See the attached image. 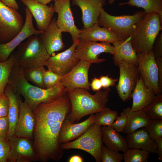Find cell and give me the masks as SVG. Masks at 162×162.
<instances>
[{"instance_id": "cb8c5ba5", "label": "cell", "mask_w": 162, "mask_h": 162, "mask_svg": "<svg viewBox=\"0 0 162 162\" xmlns=\"http://www.w3.org/2000/svg\"><path fill=\"white\" fill-rule=\"evenodd\" d=\"M156 94L151 88L146 86L141 77L138 80L131 94L133 104L130 110H141L151 104Z\"/></svg>"}, {"instance_id": "7c38bea8", "label": "cell", "mask_w": 162, "mask_h": 162, "mask_svg": "<svg viewBox=\"0 0 162 162\" xmlns=\"http://www.w3.org/2000/svg\"><path fill=\"white\" fill-rule=\"evenodd\" d=\"M25 10L26 19L21 30L10 41L5 43H0V62L8 60L16 48L29 37L33 35H39L43 32L34 28L31 13L27 7Z\"/></svg>"}, {"instance_id": "4dcf8cb0", "label": "cell", "mask_w": 162, "mask_h": 162, "mask_svg": "<svg viewBox=\"0 0 162 162\" xmlns=\"http://www.w3.org/2000/svg\"><path fill=\"white\" fill-rule=\"evenodd\" d=\"M23 70L25 76L28 82L39 87L45 88L44 82V77L46 70L44 66Z\"/></svg>"}, {"instance_id": "277c9868", "label": "cell", "mask_w": 162, "mask_h": 162, "mask_svg": "<svg viewBox=\"0 0 162 162\" xmlns=\"http://www.w3.org/2000/svg\"><path fill=\"white\" fill-rule=\"evenodd\" d=\"M162 20L157 13H146L136 24L130 35L132 45L138 53L153 51L154 41L162 29Z\"/></svg>"}, {"instance_id": "2e32d148", "label": "cell", "mask_w": 162, "mask_h": 162, "mask_svg": "<svg viewBox=\"0 0 162 162\" xmlns=\"http://www.w3.org/2000/svg\"><path fill=\"white\" fill-rule=\"evenodd\" d=\"M8 140L10 150L8 162H31L38 160L33 146L29 139L13 136Z\"/></svg>"}, {"instance_id": "c3c4849f", "label": "cell", "mask_w": 162, "mask_h": 162, "mask_svg": "<svg viewBox=\"0 0 162 162\" xmlns=\"http://www.w3.org/2000/svg\"><path fill=\"white\" fill-rule=\"evenodd\" d=\"M69 162H82V158L80 156L74 155L71 157L69 159Z\"/></svg>"}, {"instance_id": "ac0fdd59", "label": "cell", "mask_w": 162, "mask_h": 162, "mask_svg": "<svg viewBox=\"0 0 162 162\" xmlns=\"http://www.w3.org/2000/svg\"><path fill=\"white\" fill-rule=\"evenodd\" d=\"M72 3L81 10L83 28H86L98 23L101 10L106 4V0H72Z\"/></svg>"}, {"instance_id": "836d02e7", "label": "cell", "mask_w": 162, "mask_h": 162, "mask_svg": "<svg viewBox=\"0 0 162 162\" xmlns=\"http://www.w3.org/2000/svg\"><path fill=\"white\" fill-rule=\"evenodd\" d=\"M123 153L124 162H147L150 154L142 149L130 148Z\"/></svg>"}, {"instance_id": "83f0119b", "label": "cell", "mask_w": 162, "mask_h": 162, "mask_svg": "<svg viewBox=\"0 0 162 162\" xmlns=\"http://www.w3.org/2000/svg\"><path fill=\"white\" fill-rule=\"evenodd\" d=\"M123 111L127 116V124L123 132L126 134L144 128L150 120L142 110L132 111L130 110V108L128 107L124 108Z\"/></svg>"}, {"instance_id": "8fae6325", "label": "cell", "mask_w": 162, "mask_h": 162, "mask_svg": "<svg viewBox=\"0 0 162 162\" xmlns=\"http://www.w3.org/2000/svg\"><path fill=\"white\" fill-rule=\"evenodd\" d=\"M137 54L140 77L145 85L152 89L156 95L162 94L158 84V68L153 51Z\"/></svg>"}, {"instance_id": "8992f818", "label": "cell", "mask_w": 162, "mask_h": 162, "mask_svg": "<svg viewBox=\"0 0 162 162\" xmlns=\"http://www.w3.org/2000/svg\"><path fill=\"white\" fill-rule=\"evenodd\" d=\"M102 126L94 123L79 137L72 141L61 144L63 150L79 149L90 154L97 162H101Z\"/></svg>"}, {"instance_id": "7bdbcfd3", "label": "cell", "mask_w": 162, "mask_h": 162, "mask_svg": "<svg viewBox=\"0 0 162 162\" xmlns=\"http://www.w3.org/2000/svg\"><path fill=\"white\" fill-rule=\"evenodd\" d=\"M102 87L104 89L110 88L115 86L116 82L117 81V79H114L109 77L108 75L101 76L100 78Z\"/></svg>"}, {"instance_id": "4316f807", "label": "cell", "mask_w": 162, "mask_h": 162, "mask_svg": "<svg viewBox=\"0 0 162 162\" xmlns=\"http://www.w3.org/2000/svg\"><path fill=\"white\" fill-rule=\"evenodd\" d=\"M9 101V108L8 118L9 122V129L7 138L8 139L14 135V131L19 117L20 95L15 92L8 83L4 92Z\"/></svg>"}, {"instance_id": "f6af8a7d", "label": "cell", "mask_w": 162, "mask_h": 162, "mask_svg": "<svg viewBox=\"0 0 162 162\" xmlns=\"http://www.w3.org/2000/svg\"><path fill=\"white\" fill-rule=\"evenodd\" d=\"M90 87L94 92H97L101 90L102 88L101 83L99 78L94 77L90 83Z\"/></svg>"}, {"instance_id": "ffe728a7", "label": "cell", "mask_w": 162, "mask_h": 162, "mask_svg": "<svg viewBox=\"0 0 162 162\" xmlns=\"http://www.w3.org/2000/svg\"><path fill=\"white\" fill-rule=\"evenodd\" d=\"M95 123V116L90 114L84 121L75 123L65 118L63 121L60 131L59 141L61 144L75 140L82 134L88 128Z\"/></svg>"}, {"instance_id": "d6986e66", "label": "cell", "mask_w": 162, "mask_h": 162, "mask_svg": "<svg viewBox=\"0 0 162 162\" xmlns=\"http://www.w3.org/2000/svg\"><path fill=\"white\" fill-rule=\"evenodd\" d=\"M35 19L38 30L44 32L50 24L55 12L53 5L48 6L33 0H20Z\"/></svg>"}, {"instance_id": "5bb4252c", "label": "cell", "mask_w": 162, "mask_h": 162, "mask_svg": "<svg viewBox=\"0 0 162 162\" xmlns=\"http://www.w3.org/2000/svg\"><path fill=\"white\" fill-rule=\"evenodd\" d=\"M70 0H55L53 5L55 12L58 14L56 23L63 32L69 33L73 42L79 40L80 29L75 24L70 8Z\"/></svg>"}, {"instance_id": "ba28073f", "label": "cell", "mask_w": 162, "mask_h": 162, "mask_svg": "<svg viewBox=\"0 0 162 162\" xmlns=\"http://www.w3.org/2000/svg\"><path fill=\"white\" fill-rule=\"evenodd\" d=\"M24 23L17 10L0 1V43H7L12 40L21 30Z\"/></svg>"}, {"instance_id": "7dc6e473", "label": "cell", "mask_w": 162, "mask_h": 162, "mask_svg": "<svg viewBox=\"0 0 162 162\" xmlns=\"http://www.w3.org/2000/svg\"><path fill=\"white\" fill-rule=\"evenodd\" d=\"M3 3L10 8L18 10L19 5L16 0H0Z\"/></svg>"}, {"instance_id": "3957f363", "label": "cell", "mask_w": 162, "mask_h": 162, "mask_svg": "<svg viewBox=\"0 0 162 162\" xmlns=\"http://www.w3.org/2000/svg\"><path fill=\"white\" fill-rule=\"evenodd\" d=\"M88 90L77 88L67 92L71 105V111L65 118L77 122L83 117L103 110L109 101L110 88L100 90L92 94Z\"/></svg>"}, {"instance_id": "4fadbf2b", "label": "cell", "mask_w": 162, "mask_h": 162, "mask_svg": "<svg viewBox=\"0 0 162 162\" xmlns=\"http://www.w3.org/2000/svg\"><path fill=\"white\" fill-rule=\"evenodd\" d=\"M79 40L73 42L72 45L65 51L50 56L45 66L48 70L61 76L69 73L79 61L75 54V49Z\"/></svg>"}, {"instance_id": "5b68a950", "label": "cell", "mask_w": 162, "mask_h": 162, "mask_svg": "<svg viewBox=\"0 0 162 162\" xmlns=\"http://www.w3.org/2000/svg\"><path fill=\"white\" fill-rule=\"evenodd\" d=\"M15 64L23 70L44 66L50 57L39 35H34L21 43L14 51Z\"/></svg>"}, {"instance_id": "9a60e30c", "label": "cell", "mask_w": 162, "mask_h": 162, "mask_svg": "<svg viewBox=\"0 0 162 162\" xmlns=\"http://www.w3.org/2000/svg\"><path fill=\"white\" fill-rule=\"evenodd\" d=\"M91 64L88 62L79 60L70 71L63 76L61 82L67 92L77 88L90 89L88 75Z\"/></svg>"}, {"instance_id": "f546056e", "label": "cell", "mask_w": 162, "mask_h": 162, "mask_svg": "<svg viewBox=\"0 0 162 162\" xmlns=\"http://www.w3.org/2000/svg\"><path fill=\"white\" fill-rule=\"evenodd\" d=\"M15 59L14 51L8 60L0 62V95L4 93L5 89L9 83L10 73L15 64Z\"/></svg>"}, {"instance_id": "1f68e13d", "label": "cell", "mask_w": 162, "mask_h": 162, "mask_svg": "<svg viewBox=\"0 0 162 162\" xmlns=\"http://www.w3.org/2000/svg\"><path fill=\"white\" fill-rule=\"evenodd\" d=\"M142 110L150 119H162V94L156 95L152 102Z\"/></svg>"}, {"instance_id": "bcb514c9", "label": "cell", "mask_w": 162, "mask_h": 162, "mask_svg": "<svg viewBox=\"0 0 162 162\" xmlns=\"http://www.w3.org/2000/svg\"><path fill=\"white\" fill-rule=\"evenodd\" d=\"M155 140L156 144V153L158 156V159L162 161V137L158 138Z\"/></svg>"}, {"instance_id": "d590c367", "label": "cell", "mask_w": 162, "mask_h": 162, "mask_svg": "<svg viewBox=\"0 0 162 162\" xmlns=\"http://www.w3.org/2000/svg\"><path fill=\"white\" fill-rule=\"evenodd\" d=\"M123 160V154L110 149L102 145L101 148V162H121Z\"/></svg>"}, {"instance_id": "52a82bcc", "label": "cell", "mask_w": 162, "mask_h": 162, "mask_svg": "<svg viewBox=\"0 0 162 162\" xmlns=\"http://www.w3.org/2000/svg\"><path fill=\"white\" fill-rule=\"evenodd\" d=\"M146 13L144 11H137L133 15L114 16L104 9L101 10L98 24L108 28L124 39L129 37L137 22Z\"/></svg>"}, {"instance_id": "f1b7e54d", "label": "cell", "mask_w": 162, "mask_h": 162, "mask_svg": "<svg viewBox=\"0 0 162 162\" xmlns=\"http://www.w3.org/2000/svg\"><path fill=\"white\" fill-rule=\"evenodd\" d=\"M128 5L142 8L146 13H157L162 20V0H129L118 4V6Z\"/></svg>"}, {"instance_id": "d6a6232c", "label": "cell", "mask_w": 162, "mask_h": 162, "mask_svg": "<svg viewBox=\"0 0 162 162\" xmlns=\"http://www.w3.org/2000/svg\"><path fill=\"white\" fill-rule=\"evenodd\" d=\"M118 112L106 107L103 110L95 113V123L101 126H110L115 121Z\"/></svg>"}, {"instance_id": "f907efd6", "label": "cell", "mask_w": 162, "mask_h": 162, "mask_svg": "<svg viewBox=\"0 0 162 162\" xmlns=\"http://www.w3.org/2000/svg\"><path fill=\"white\" fill-rule=\"evenodd\" d=\"M116 0H108V3L110 4H111L114 2Z\"/></svg>"}, {"instance_id": "484cf974", "label": "cell", "mask_w": 162, "mask_h": 162, "mask_svg": "<svg viewBox=\"0 0 162 162\" xmlns=\"http://www.w3.org/2000/svg\"><path fill=\"white\" fill-rule=\"evenodd\" d=\"M102 141L109 149L125 152L129 148L126 138L110 126H102Z\"/></svg>"}, {"instance_id": "30bf717a", "label": "cell", "mask_w": 162, "mask_h": 162, "mask_svg": "<svg viewBox=\"0 0 162 162\" xmlns=\"http://www.w3.org/2000/svg\"><path fill=\"white\" fill-rule=\"evenodd\" d=\"M118 66L119 77L116 89L120 98L125 102L131 98L140 75L136 64L123 61Z\"/></svg>"}, {"instance_id": "e0dca14e", "label": "cell", "mask_w": 162, "mask_h": 162, "mask_svg": "<svg viewBox=\"0 0 162 162\" xmlns=\"http://www.w3.org/2000/svg\"><path fill=\"white\" fill-rule=\"evenodd\" d=\"M20 108L18 119L14 136L27 138L33 137L36 120L33 111L26 102L20 97Z\"/></svg>"}, {"instance_id": "b9f144b4", "label": "cell", "mask_w": 162, "mask_h": 162, "mask_svg": "<svg viewBox=\"0 0 162 162\" xmlns=\"http://www.w3.org/2000/svg\"><path fill=\"white\" fill-rule=\"evenodd\" d=\"M9 129L8 116L0 118V136L7 137Z\"/></svg>"}, {"instance_id": "8d00e7d4", "label": "cell", "mask_w": 162, "mask_h": 162, "mask_svg": "<svg viewBox=\"0 0 162 162\" xmlns=\"http://www.w3.org/2000/svg\"><path fill=\"white\" fill-rule=\"evenodd\" d=\"M63 76L50 70H46L44 77V82L45 88H51L56 86L61 82Z\"/></svg>"}, {"instance_id": "74e56055", "label": "cell", "mask_w": 162, "mask_h": 162, "mask_svg": "<svg viewBox=\"0 0 162 162\" xmlns=\"http://www.w3.org/2000/svg\"><path fill=\"white\" fill-rule=\"evenodd\" d=\"M10 150L8 139L7 137L0 136V162H8Z\"/></svg>"}, {"instance_id": "603a6c76", "label": "cell", "mask_w": 162, "mask_h": 162, "mask_svg": "<svg viewBox=\"0 0 162 162\" xmlns=\"http://www.w3.org/2000/svg\"><path fill=\"white\" fill-rule=\"evenodd\" d=\"M126 135V139L129 148L142 149L150 154L156 153L155 140L151 137L145 128L139 129Z\"/></svg>"}, {"instance_id": "e575fe53", "label": "cell", "mask_w": 162, "mask_h": 162, "mask_svg": "<svg viewBox=\"0 0 162 162\" xmlns=\"http://www.w3.org/2000/svg\"><path fill=\"white\" fill-rule=\"evenodd\" d=\"M144 128L153 139L162 137V119H150Z\"/></svg>"}, {"instance_id": "60d3db41", "label": "cell", "mask_w": 162, "mask_h": 162, "mask_svg": "<svg viewBox=\"0 0 162 162\" xmlns=\"http://www.w3.org/2000/svg\"><path fill=\"white\" fill-rule=\"evenodd\" d=\"M155 58L162 57V32L159 33L155 38L153 47Z\"/></svg>"}, {"instance_id": "9c48e42d", "label": "cell", "mask_w": 162, "mask_h": 162, "mask_svg": "<svg viewBox=\"0 0 162 162\" xmlns=\"http://www.w3.org/2000/svg\"><path fill=\"white\" fill-rule=\"evenodd\" d=\"M115 52V48L109 42L98 43L84 39H79L75 49L76 56L78 59L91 64L101 63L105 61V58H98L100 54L105 52L113 55Z\"/></svg>"}, {"instance_id": "ee69618b", "label": "cell", "mask_w": 162, "mask_h": 162, "mask_svg": "<svg viewBox=\"0 0 162 162\" xmlns=\"http://www.w3.org/2000/svg\"><path fill=\"white\" fill-rule=\"evenodd\" d=\"M158 68V82L160 90L162 92V57L155 58Z\"/></svg>"}, {"instance_id": "44dd1931", "label": "cell", "mask_w": 162, "mask_h": 162, "mask_svg": "<svg viewBox=\"0 0 162 162\" xmlns=\"http://www.w3.org/2000/svg\"><path fill=\"white\" fill-rule=\"evenodd\" d=\"M56 18H52L46 29L39 36L50 56L55 52L62 50L65 47L62 40V32L56 23Z\"/></svg>"}, {"instance_id": "6da1fadb", "label": "cell", "mask_w": 162, "mask_h": 162, "mask_svg": "<svg viewBox=\"0 0 162 162\" xmlns=\"http://www.w3.org/2000/svg\"><path fill=\"white\" fill-rule=\"evenodd\" d=\"M71 111L67 92L55 100L39 104L33 111L36 122L33 146L38 160L59 161L64 151L59 141L62 124Z\"/></svg>"}, {"instance_id": "ab89813d", "label": "cell", "mask_w": 162, "mask_h": 162, "mask_svg": "<svg viewBox=\"0 0 162 162\" xmlns=\"http://www.w3.org/2000/svg\"><path fill=\"white\" fill-rule=\"evenodd\" d=\"M9 108V100L4 93L0 95V118L8 116Z\"/></svg>"}, {"instance_id": "681fc988", "label": "cell", "mask_w": 162, "mask_h": 162, "mask_svg": "<svg viewBox=\"0 0 162 162\" xmlns=\"http://www.w3.org/2000/svg\"><path fill=\"white\" fill-rule=\"evenodd\" d=\"M38 2L47 5L52 1H54L55 0H33Z\"/></svg>"}, {"instance_id": "f35d334b", "label": "cell", "mask_w": 162, "mask_h": 162, "mask_svg": "<svg viewBox=\"0 0 162 162\" xmlns=\"http://www.w3.org/2000/svg\"><path fill=\"white\" fill-rule=\"evenodd\" d=\"M127 123V116L123 111L119 116H117L114 122L110 126L118 132H123Z\"/></svg>"}, {"instance_id": "7402d4cb", "label": "cell", "mask_w": 162, "mask_h": 162, "mask_svg": "<svg viewBox=\"0 0 162 162\" xmlns=\"http://www.w3.org/2000/svg\"><path fill=\"white\" fill-rule=\"evenodd\" d=\"M79 38V39L112 44L119 40L124 39L110 29L104 26L100 27L98 23L89 28L80 29Z\"/></svg>"}, {"instance_id": "d4e9b609", "label": "cell", "mask_w": 162, "mask_h": 162, "mask_svg": "<svg viewBox=\"0 0 162 162\" xmlns=\"http://www.w3.org/2000/svg\"><path fill=\"white\" fill-rule=\"evenodd\" d=\"M112 44L115 49L113 58L116 66H118L123 61L138 65L137 52L132 45L130 36L116 41Z\"/></svg>"}, {"instance_id": "7a4b0ae2", "label": "cell", "mask_w": 162, "mask_h": 162, "mask_svg": "<svg viewBox=\"0 0 162 162\" xmlns=\"http://www.w3.org/2000/svg\"><path fill=\"white\" fill-rule=\"evenodd\" d=\"M8 83L15 92L23 97L33 111L39 104L53 101L67 92L61 82L49 88H42L30 84L25 76L23 69L15 64L10 72Z\"/></svg>"}]
</instances>
